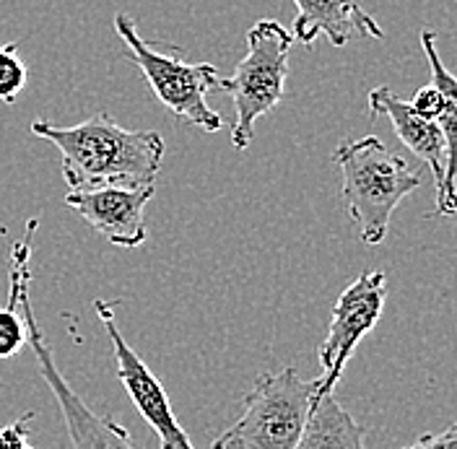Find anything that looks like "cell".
Returning <instances> with one entry per match:
<instances>
[{
	"instance_id": "obj_1",
	"label": "cell",
	"mask_w": 457,
	"mask_h": 449,
	"mask_svg": "<svg viewBox=\"0 0 457 449\" xmlns=\"http://www.w3.org/2000/svg\"><path fill=\"white\" fill-rule=\"evenodd\" d=\"M31 136L60 151V171L71 190L107 185L148 187L156 185L164 159V138L156 130H128L107 112L79 125L57 128L47 120L31 122Z\"/></svg>"
},
{
	"instance_id": "obj_2",
	"label": "cell",
	"mask_w": 457,
	"mask_h": 449,
	"mask_svg": "<svg viewBox=\"0 0 457 449\" xmlns=\"http://www.w3.org/2000/svg\"><path fill=\"white\" fill-rule=\"evenodd\" d=\"M343 174V203L361 242L379 245L387 237L398 205L421 187V174L374 136L343 141L333 151Z\"/></svg>"
},
{
	"instance_id": "obj_3",
	"label": "cell",
	"mask_w": 457,
	"mask_h": 449,
	"mask_svg": "<svg viewBox=\"0 0 457 449\" xmlns=\"http://www.w3.org/2000/svg\"><path fill=\"white\" fill-rule=\"evenodd\" d=\"M31 231H37V221L27 226L24 239L16 242L11 250L8 299L16 302V309L27 325V345L37 356L42 379L47 382L50 393L55 395L71 445H73V449H141L136 445L133 434L122 423L114 421L112 416L91 411L84 397L71 387V382L57 369L53 351H50L47 340L37 325V317H34L31 302H29V237H31Z\"/></svg>"
},
{
	"instance_id": "obj_4",
	"label": "cell",
	"mask_w": 457,
	"mask_h": 449,
	"mask_svg": "<svg viewBox=\"0 0 457 449\" xmlns=\"http://www.w3.org/2000/svg\"><path fill=\"white\" fill-rule=\"evenodd\" d=\"M114 31L128 45L154 96L174 117L195 125L203 133H219L227 125L224 117L208 104V94L227 84L216 65L187 62L177 50H164L162 45L145 42L128 13H114Z\"/></svg>"
},
{
	"instance_id": "obj_5",
	"label": "cell",
	"mask_w": 457,
	"mask_h": 449,
	"mask_svg": "<svg viewBox=\"0 0 457 449\" xmlns=\"http://www.w3.org/2000/svg\"><path fill=\"white\" fill-rule=\"evenodd\" d=\"M291 47L294 34L273 19H262L247 31V53L224 84L234 107L231 146L237 151L253 143L257 120L284 102Z\"/></svg>"
},
{
	"instance_id": "obj_6",
	"label": "cell",
	"mask_w": 457,
	"mask_h": 449,
	"mask_svg": "<svg viewBox=\"0 0 457 449\" xmlns=\"http://www.w3.org/2000/svg\"><path fill=\"white\" fill-rule=\"evenodd\" d=\"M314 379L294 366L260 374L245 395L242 419L213 439L211 449H294L314 403Z\"/></svg>"
},
{
	"instance_id": "obj_7",
	"label": "cell",
	"mask_w": 457,
	"mask_h": 449,
	"mask_svg": "<svg viewBox=\"0 0 457 449\" xmlns=\"http://www.w3.org/2000/svg\"><path fill=\"white\" fill-rule=\"evenodd\" d=\"M385 299H387V279L379 270L361 273L338 296L333 307V317H330V330L317 351L322 374L314 379V387H317L314 400L322 395H333L356 345L379 322Z\"/></svg>"
},
{
	"instance_id": "obj_8",
	"label": "cell",
	"mask_w": 457,
	"mask_h": 449,
	"mask_svg": "<svg viewBox=\"0 0 457 449\" xmlns=\"http://www.w3.org/2000/svg\"><path fill=\"white\" fill-rule=\"evenodd\" d=\"M94 309H96V314L104 325V333L112 343L117 379L122 382L125 393L130 395V400H133L136 411L141 413L143 421L154 428V434L159 439V449H195L190 437L185 434V428L174 419V411H171L170 397L164 393V385L154 377V371L145 366V362L128 345V340L120 333L112 304L104 299H96Z\"/></svg>"
},
{
	"instance_id": "obj_9",
	"label": "cell",
	"mask_w": 457,
	"mask_h": 449,
	"mask_svg": "<svg viewBox=\"0 0 457 449\" xmlns=\"http://www.w3.org/2000/svg\"><path fill=\"white\" fill-rule=\"evenodd\" d=\"M156 193L148 187H122L107 185L94 190H71L65 205L73 208L86 224L96 229L107 242L117 247H141L148 237L145 231V205Z\"/></svg>"
},
{
	"instance_id": "obj_10",
	"label": "cell",
	"mask_w": 457,
	"mask_h": 449,
	"mask_svg": "<svg viewBox=\"0 0 457 449\" xmlns=\"http://www.w3.org/2000/svg\"><path fill=\"white\" fill-rule=\"evenodd\" d=\"M370 114L371 117H387L400 143L421 159L431 174L436 187V203L445 195V169H447V146L442 138V130L436 122L424 120L411 110L405 99L393 94L387 86H377L370 91Z\"/></svg>"
},
{
	"instance_id": "obj_11",
	"label": "cell",
	"mask_w": 457,
	"mask_h": 449,
	"mask_svg": "<svg viewBox=\"0 0 457 449\" xmlns=\"http://www.w3.org/2000/svg\"><path fill=\"white\" fill-rule=\"evenodd\" d=\"M294 42L312 47L317 37H325L333 47H345L353 37L382 39L385 31L367 13L361 0H294Z\"/></svg>"
},
{
	"instance_id": "obj_12",
	"label": "cell",
	"mask_w": 457,
	"mask_h": 449,
	"mask_svg": "<svg viewBox=\"0 0 457 449\" xmlns=\"http://www.w3.org/2000/svg\"><path fill=\"white\" fill-rule=\"evenodd\" d=\"M421 47L427 53L428 68H431V84L442 94V112L434 120L442 130V138L447 146V169H445V195L436 203L439 216H453L457 203V76L447 71V65L439 57L436 34L431 29L421 31Z\"/></svg>"
},
{
	"instance_id": "obj_13",
	"label": "cell",
	"mask_w": 457,
	"mask_h": 449,
	"mask_svg": "<svg viewBox=\"0 0 457 449\" xmlns=\"http://www.w3.org/2000/svg\"><path fill=\"white\" fill-rule=\"evenodd\" d=\"M364 439L367 428L343 408L336 395H322L312 403L294 449H367Z\"/></svg>"
},
{
	"instance_id": "obj_14",
	"label": "cell",
	"mask_w": 457,
	"mask_h": 449,
	"mask_svg": "<svg viewBox=\"0 0 457 449\" xmlns=\"http://www.w3.org/2000/svg\"><path fill=\"white\" fill-rule=\"evenodd\" d=\"M27 79V65L19 57V45L16 42L0 45V102L13 104L24 91Z\"/></svg>"
},
{
	"instance_id": "obj_15",
	"label": "cell",
	"mask_w": 457,
	"mask_h": 449,
	"mask_svg": "<svg viewBox=\"0 0 457 449\" xmlns=\"http://www.w3.org/2000/svg\"><path fill=\"white\" fill-rule=\"evenodd\" d=\"M27 345V325L16 309V302L8 299V307L0 309V359H13Z\"/></svg>"
},
{
	"instance_id": "obj_16",
	"label": "cell",
	"mask_w": 457,
	"mask_h": 449,
	"mask_svg": "<svg viewBox=\"0 0 457 449\" xmlns=\"http://www.w3.org/2000/svg\"><path fill=\"white\" fill-rule=\"evenodd\" d=\"M34 419V411L21 413L19 419L0 428V449H34L29 442V423Z\"/></svg>"
},
{
	"instance_id": "obj_17",
	"label": "cell",
	"mask_w": 457,
	"mask_h": 449,
	"mask_svg": "<svg viewBox=\"0 0 457 449\" xmlns=\"http://www.w3.org/2000/svg\"><path fill=\"white\" fill-rule=\"evenodd\" d=\"M411 104V110L419 114V117H424V120H436L439 112H442V94H439V88L434 84L428 86H421L416 94H413V99L408 102Z\"/></svg>"
},
{
	"instance_id": "obj_18",
	"label": "cell",
	"mask_w": 457,
	"mask_h": 449,
	"mask_svg": "<svg viewBox=\"0 0 457 449\" xmlns=\"http://www.w3.org/2000/svg\"><path fill=\"white\" fill-rule=\"evenodd\" d=\"M403 449H457V423L434 434H424L421 439H416L413 445Z\"/></svg>"
},
{
	"instance_id": "obj_19",
	"label": "cell",
	"mask_w": 457,
	"mask_h": 449,
	"mask_svg": "<svg viewBox=\"0 0 457 449\" xmlns=\"http://www.w3.org/2000/svg\"><path fill=\"white\" fill-rule=\"evenodd\" d=\"M455 216H457V203H455Z\"/></svg>"
}]
</instances>
